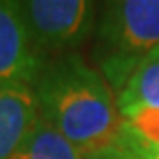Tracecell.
<instances>
[{"label": "cell", "mask_w": 159, "mask_h": 159, "mask_svg": "<svg viewBox=\"0 0 159 159\" xmlns=\"http://www.w3.org/2000/svg\"><path fill=\"white\" fill-rule=\"evenodd\" d=\"M121 117L144 109H159V48L138 65L130 81L117 94Z\"/></svg>", "instance_id": "cell-6"}, {"label": "cell", "mask_w": 159, "mask_h": 159, "mask_svg": "<svg viewBox=\"0 0 159 159\" xmlns=\"http://www.w3.org/2000/svg\"><path fill=\"white\" fill-rule=\"evenodd\" d=\"M10 159H86V155L39 117Z\"/></svg>", "instance_id": "cell-7"}, {"label": "cell", "mask_w": 159, "mask_h": 159, "mask_svg": "<svg viewBox=\"0 0 159 159\" xmlns=\"http://www.w3.org/2000/svg\"><path fill=\"white\" fill-rule=\"evenodd\" d=\"M19 8L33 44L46 60L83 46L94 35L100 10L88 0H25Z\"/></svg>", "instance_id": "cell-3"}, {"label": "cell", "mask_w": 159, "mask_h": 159, "mask_svg": "<svg viewBox=\"0 0 159 159\" xmlns=\"http://www.w3.org/2000/svg\"><path fill=\"white\" fill-rule=\"evenodd\" d=\"M109 148H115V150L123 152L125 155H129L132 159H159V144L140 142L121 130H117L115 140L111 142Z\"/></svg>", "instance_id": "cell-9"}, {"label": "cell", "mask_w": 159, "mask_h": 159, "mask_svg": "<svg viewBox=\"0 0 159 159\" xmlns=\"http://www.w3.org/2000/svg\"><path fill=\"white\" fill-rule=\"evenodd\" d=\"M92 58L119 94L138 65L159 48V0H111L98 10Z\"/></svg>", "instance_id": "cell-2"}, {"label": "cell", "mask_w": 159, "mask_h": 159, "mask_svg": "<svg viewBox=\"0 0 159 159\" xmlns=\"http://www.w3.org/2000/svg\"><path fill=\"white\" fill-rule=\"evenodd\" d=\"M33 88L40 117L84 155L115 140L121 125L117 98L102 73L79 54L50 58Z\"/></svg>", "instance_id": "cell-1"}, {"label": "cell", "mask_w": 159, "mask_h": 159, "mask_svg": "<svg viewBox=\"0 0 159 159\" xmlns=\"http://www.w3.org/2000/svg\"><path fill=\"white\" fill-rule=\"evenodd\" d=\"M86 159H132V157L125 155L123 152L115 150V148H106V150H100V152L86 155Z\"/></svg>", "instance_id": "cell-10"}, {"label": "cell", "mask_w": 159, "mask_h": 159, "mask_svg": "<svg viewBox=\"0 0 159 159\" xmlns=\"http://www.w3.org/2000/svg\"><path fill=\"white\" fill-rule=\"evenodd\" d=\"M119 130L146 144H159V109H144L121 117Z\"/></svg>", "instance_id": "cell-8"}, {"label": "cell", "mask_w": 159, "mask_h": 159, "mask_svg": "<svg viewBox=\"0 0 159 159\" xmlns=\"http://www.w3.org/2000/svg\"><path fill=\"white\" fill-rule=\"evenodd\" d=\"M46 61L31 40L19 2L0 0V83L33 86Z\"/></svg>", "instance_id": "cell-4"}, {"label": "cell", "mask_w": 159, "mask_h": 159, "mask_svg": "<svg viewBox=\"0 0 159 159\" xmlns=\"http://www.w3.org/2000/svg\"><path fill=\"white\" fill-rule=\"evenodd\" d=\"M40 117L35 88L25 83H0V159H10Z\"/></svg>", "instance_id": "cell-5"}]
</instances>
